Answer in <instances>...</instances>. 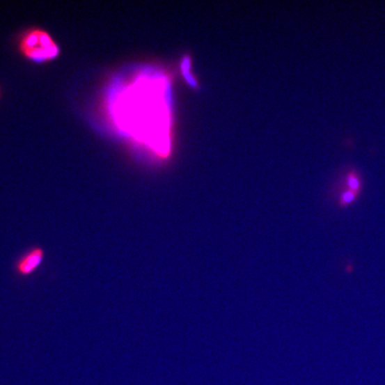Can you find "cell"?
Listing matches in <instances>:
<instances>
[{
	"label": "cell",
	"instance_id": "6da1fadb",
	"mask_svg": "<svg viewBox=\"0 0 385 385\" xmlns=\"http://www.w3.org/2000/svg\"><path fill=\"white\" fill-rule=\"evenodd\" d=\"M18 50L25 58L35 63L53 61L61 52L51 34L40 28L31 29L22 35Z\"/></svg>",
	"mask_w": 385,
	"mask_h": 385
},
{
	"label": "cell",
	"instance_id": "277c9868",
	"mask_svg": "<svg viewBox=\"0 0 385 385\" xmlns=\"http://www.w3.org/2000/svg\"><path fill=\"white\" fill-rule=\"evenodd\" d=\"M0 97H1V91H0Z\"/></svg>",
	"mask_w": 385,
	"mask_h": 385
},
{
	"label": "cell",
	"instance_id": "7a4b0ae2",
	"mask_svg": "<svg viewBox=\"0 0 385 385\" xmlns=\"http://www.w3.org/2000/svg\"><path fill=\"white\" fill-rule=\"evenodd\" d=\"M45 251L40 247H34L19 258L15 263V270L22 276L31 275L42 264Z\"/></svg>",
	"mask_w": 385,
	"mask_h": 385
},
{
	"label": "cell",
	"instance_id": "3957f363",
	"mask_svg": "<svg viewBox=\"0 0 385 385\" xmlns=\"http://www.w3.org/2000/svg\"><path fill=\"white\" fill-rule=\"evenodd\" d=\"M349 184L352 190H357L359 189V181L357 179H355V178H349Z\"/></svg>",
	"mask_w": 385,
	"mask_h": 385
}]
</instances>
